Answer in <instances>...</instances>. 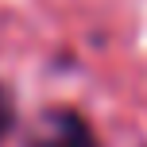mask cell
<instances>
[{
	"label": "cell",
	"mask_w": 147,
	"mask_h": 147,
	"mask_svg": "<svg viewBox=\"0 0 147 147\" xmlns=\"http://www.w3.org/2000/svg\"><path fill=\"white\" fill-rule=\"evenodd\" d=\"M27 147H97V136L74 109H58L43 116V128Z\"/></svg>",
	"instance_id": "cell-1"
},
{
	"label": "cell",
	"mask_w": 147,
	"mask_h": 147,
	"mask_svg": "<svg viewBox=\"0 0 147 147\" xmlns=\"http://www.w3.org/2000/svg\"><path fill=\"white\" fill-rule=\"evenodd\" d=\"M16 120V109H12V93H8L4 85H0V140L8 136V128H12Z\"/></svg>",
	"instance_id": "cell-2"
}]
</instances>
